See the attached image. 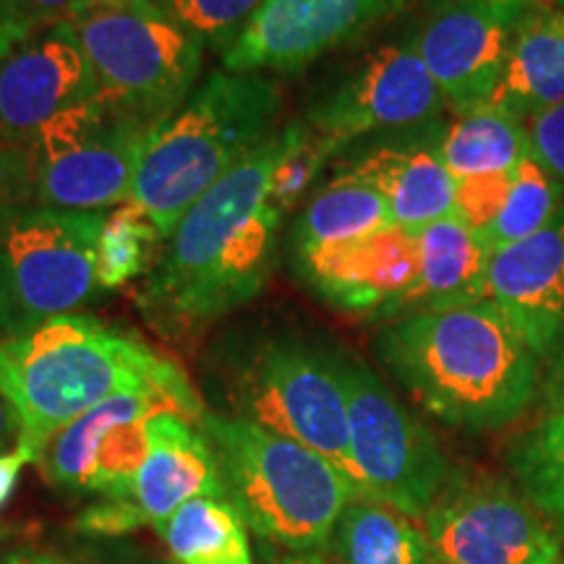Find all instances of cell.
Listing matches in <instances>:
<instances>
[{
    "mask_svg": "<svg viewBox=\"0 0 564 564\" xmlns=\"http://www.w3.org/2000/svg\"><path fill=\"white\" fill-rule=\"evenodd\" d=\"M61 21L110 102L162 123L192 97L204 42L160 0H82Z\"/></svg>",
    "mask_w": 564,
    "mask_h": 564,
    "instance_id": "7",
    "label": "cell"
},
{
    "mask_svg": "<svg viewBox=\"0 0 564 564\" xmlns=\"http://www.w3.org/2000/svg\"><path fill=\"white\" fill-rule=\"evenodd\" d=\"M280 131L186 212L137 293L158 333L183 340L257 299L278 262L282 212L270 202Z\"/></svg>",
    "mask_w": 564,
    "mask_h": 564,
    "instance_id": "1",
    "label": "cell"
},
{
    "mask_svg": "<svg viewBox=\"0 0 564 564\" xmlns=\"http://www.w3.org/2000/svg\"><path fill=\"white\" fill-rule=\"evenodd\" d=\"M272 564H327V562H324V552H306V554L285 552V556H280V560H274Z\"/></svg>",
    "mask_w": 564,
    "mask_h": 564,
    "instance_id": "43",
    "label": "cell"
},
{
    "mask_svg": "<svg viewBox=\"0 0 564 564\" xmlns=\"http://www.w3.org/2000/svg\"><path fill=\"white\" fill-rule=\"evenodd\" d=\"M264 0H162L202 42L228 51Z\"/></svg>",
    "mask_w": 564,
    "mask_h": 564,
    "instance_id": "31",
    "label": "cell"
},
{
    "mask_svg": "<svg viewBox=\"0 0 564 564\" xmlns=\"http://www.w3.org/2000/svg\"><path fill=\"white\" fill-rule=\"evenodd\" d=\"M84 564H175L167 554L141 546L137 541L118 535V539H89L79 552Z\"/></svg>",
    "mask_w": 564,
    "mask_h": 564,
    "instance_id": "35",
    "label": "cell"
},
{
    "mask_svg": "<svg viewBox=\"0 0 564 564\" xmlns=\"http://www.w3.org/2000/svg\"><path fill=\"white\" fill-rule=\"evenodd\" d=\"M556 3H560V6H562V9H564V0H556Z\"/></svg>",
    "mask_w": 564,
    "mask_h": 564,
    "instance_id": "44",
    "label": "cell"
},
{
    "mask_svg": "<svg viewBox=\"0 0 564 564\" xmlns=\"http://www.w3.org/2000/svg\"><path fill=\"white\" fill-rule=\"evenodd\" d=\"M514 173V171H512ZM512 173L478 175V178L457 181V217L484 232L499 215L510 194Z\"/></svg>",
    "mask_w": 564,
    "mask_h": 564,
    "instance_id": "33",
    "label": "cell"
},
{
    "mask_svg": "<svg viewBox=\"0 0 564 564\" xmlns=\"http://www.w3.org/2000/svg\"><path fill=\"white\" fill-rule=\"evenodd\" d=\"M0 564H84L79 554H66L58 549H17L0 556Z\"/></svg>",
    "mask_w": 564,
    "mask_h": 564,
    "instance_id": "39",
    "label": "cell"
},
{
    "mask_svg": "<svg viewBox=\"0 0 564 564\" xmlns=\"http://www.w3.org/2000/svg\"><path fill=\"white\" fill-rule=\"evenodd\" d=\"M160 123L97 97L45 123L26 141L34 165V204L102 212L131 199L147 141Z\"/></svg>",
    "mask_w": 564,
    "mask_h": 564,
    "instance_id": "8",
    "label": "cell"
},
{
    "mask_svg": "<svg viewBox=\"0 0 564 564\" xmlns=\"http://www.w3.org/2000/svg\"><path fill=\"white\" fill-rule=\"evenodd\" d=\"M0 390L34 463L70 421L121 392H160L183 419L207 413L186 373L139 337L84 314H63L0 343Z\"/></svg>",
    "mask_w": 564,
    "mask_h": 564,
    "instance_id": "2",
    "label": "cell"
},
{
    "mask_svg": "<svg viewBox=\"0 0 564 564\" xmlns=\"http://www.w3.org/2000/svg\"><path fill=\"white\" fill-rule=\"evenodd\" d=\"M17 306H13L11 282L9 274H6L3 253H0V343H3L6 337L17 335Z\"/></svg>",
    "mask_w": 564,
    "mask_h": 564,
    "instance_id": "40",
    "label": "cell"
},
{
    "mask_svg": "<svg viewBox=\"0 0 564 564\" xmlns=\"http://www.w3.org/2000/svg\"><path fill=\"white\" fill-rule=\"evenodd\" d=\"M539 0H444L411 40L455 116L491 102L520 24Z\"/></svg>",
    "mask_w": 564,
    "mask_h": 564,
    "instance_id": "12",
    "label": "cell"
},
{
    "mask_svg": "<svg viewBox=\"0 0 564 564\" xmlns=\"http://www.w3.org/2000/svg\"><path fill=\"white\" fill-rule=\"evenodd\" d=\"M82 0H0V17L19 19L40 30L42 24H55Z\"/></svg>",
    "mask_w": 564,
    "mask_h": 564,
    "instance_id": "36",
    "label": "cell"
},
{
    "mask_svg": "<svg viewBox=\"0 0 564 564\" xmlns=\"http://www.w3.org/2000/svg\"><path fill=\"white\" fill-rule=\"evenodd\" d=\"M523 126L531 158L564 186V102L528 112Z\"/></svg>",
    "mask_w": 564,
    "mask_h": 564,
    "instance_id": "34",
    "label": "cell"
},
{
    "mask_svg": "<svg viewBox=\"0 0 564 564\" xmlns=\"http://www.w3.org/2000/svg\"><path fill=\"white\" fill-rule=\"evenodd\" d=\"M97 97L102 89L87 55L55 21L0 63V133L26 144L53 118Z\"/></svg>",
    "mask_w": 564,
    "mask_h": 564,
    "instance_id": "17",
    "label": "cell"
},
{
    "mask_svg": "<svg viewBox=\"0 0 564 564\" xmlns=\"http://www.w3.org/2000/svg\"><path fill=\"white\" fill-rule=\"evenodd\" d=\"M162 246L160 230L137 204L126 202L112 209L102 223L97 243V280L102 291L129 285L139 274L152 272Z\"/></svg>",
    "mask_w": 564,
    "mask_h": 564,
    "instance_id": "29",
    "label": "cell"
},
{
    "mask_svg": "<svg viewBox=\"0 0 564 564\" xmlns=\"http://www.w3.org/2000/svg\"><path fill=\"white\" fill-rule=\"evenodd\" d=\"M436 564H562V539L502 478L449 476L421 518Z\"/></svg>",
    "mask_w": 564,
    "mask_h": 564,
    "instance_id": "11",
    "label": "cell"
},
{
    "mask_svg": "<svg viewBox=\"0 0 564 564\" xmlns=\"http://www.w3.org/2000/svg\"><path fill=\"white\" fill-rule=\"evenodd\" d=\"M280 105L278 82L225 68L152 131L129 202L147 212L162 243L204 194L272 137Z\"/></svg>",
    "mask_w": 564,
    "mask_h": 564,
    "instance_id": "4",
    "label": "cell"
},
{
    "mask_svg": "<svg viewBox=\"0 0 564 564\" xmlns=\"http://www.w3.org/2000/svg\"><path fill=\"white\" fill-rule=\"evenodd\" d=\"M377 352L423 411L465 432L518 421L539 392V358L489 301L400 316Z\"/></svg>",
    "mask_w": 564,
    "mask_h": 564,
    "instance_id": "3",
    "label": "cell"
},
{
    "mask_svg": "<svg viewBox=\"0 0 564 564\" xmlns=\"http://www.w3.org/2000/svg\"><path fill=\"white\" fill-rule=\"evenodd\" d=\"M102 212L26 207L0 225V253L17 306V335L76 314L102 293L97 243Z\"/></svg>",
    "mask_w": 564,
    "mask_h": 564,
    "instance_id": "10",
    "label": "cell"
},
{
    "mask_svg": "<svg viewBox=\"0 0 564 564\" xmlns=\"http://www.w3.org/2000/svg\"><path fill=\"white\" fill-rule=\"evenodd\" d=\"M564 102V9L535 6L520 24L491 102L514 116Z\"/></svg>",
    "mask_w": 564,
    "mask_h": 564,
    "instance_id": "22",
    "label": "cell"
},
{
    "mask_svg": "<svg viewBox=\"0 0 564 564\" xmlns=\"http://www.w3.org/2000/svg\"><path fill=\"white\" fill-rule=\"evenodd\" d=\"M411 0H264L223 53L225 68L299 70L400 13Z\"/></svg>",
    "mask_w": 564,
    "mask_h": 564,
    "instance_id": "15",
    "label": "cell"
},
{
    "mask_svg": "<svg viewBox=\"0 0 564 564\" xmlns=\"http://www.w3.org/2000/svg\"><path fill=\"white\" fill-rule=\"evenodd\" d=\"M348 173L379 188L400 228L421 230L457 215V181L436 147H379Z\"/></svg>",
    "mask_w": 564,
    "mask_h": 564,
    "instance_id": "21",
    "label": "cell"
},
{
    "mask_svg": "<svg viewBox=\"0 0 564 564\" xmlns=\"http://www.w3.org/2000/svg\"><path fill=\"white\" fill-rule=\"evenodd\" d=\"M154 413H178V408L160 392L112 394L47 442L37 460L42 476L61 491L129 502Z\"/></svg>",
    "mask_w": 564,
    "mask_h": 564,
    "instance_id": "13",
    "label": "cell"
},
{
    "mask_svg": "<svg viewBox=\"0 0 564 564\" xmlns=\"http://www.w3.org/2000/svg\"><path fill=\"white\" fill-rule=\"evenodd\" d=\"M415 236L421 259L419 278L398 316L486 301L491 246L486 243L484 232L449 215L415 230Z\"/></svg>",
    "mask_w": 564,
    "mask_h": 564,
    "instance_id": "20",
    "label": "cell"
},
{
    "mask_svg": "<svg viewBox=\"0 0 564 564\" xmlns=\"http://www.w3.org/2000/svg\"><path fill=\"white\" fill-rule=\"evenodd\" d=\"M34 32L37 30H32V26L24 24V21L0 17V63L9 58L19 45H24Z\"/></svg>",
    "mask_w": 564,
    "mask_h": 564,
    "instance_id": "41",
    "label": "cell"
},
{
    "mask_svg": "<svg viewBox=\"0 0 564 564\" xmlns=\"http://www.w3.org/2000/svg\"><path fill=\"white\" fill-rule=\"evenodd\" d=\"M335 366L348 400L350 453L361 491L421 520L453 476L440 442L361 358L335 350Z\"/></svg>",
    "mask_w": 564,
    "mask_h": 564,
    "instance_id": "9",
    "label": "cell"
},
{
    "mask_svg": "<svg viewBox=\"0 0 564 564\" xmlns=\"http://www.w3.org/2000/svg\"><path fill=\"white\" fill-rule=\"evenodd\" d=\"M160 3H162V0H160Z\"/></svg>",
    "mask_w": 564,
    "mask_h": 564,
    "instance_id": "45",
    "label": "cell"
},
{
    "mask_svg": "<svg viewBox=\"0 0 564 564\" xmlns=\"http://www.w3.org/2000/svg\"><path fill=\"white\" fill-rule=\"evenodd\" d=\"M392 212L379 188L343 171L322 188L293 225V251L306 253L358 241L390 228Z\"/></svg>",
    "mask_w": 564,
    "mask_h": 564,
    "instance_id": "24",
    "label": "cell"
},
{
    "mask_svg": "<svg viewBox=\"0 0 564 564\" xmlns=\"http://www.w3.org/2000/svg\"><path fill=\"white\" fill-rule=\"evenodd\" d=\"M19 419L17 413H13L9 398L0 390V453H9V449L19 447Z\"/></svg>",
    "mask_w": 564,
    "mask_h": 564,
    "instance_id": "42",
    "label": "cell"
},
{
    "mask_svg": "<svg viewBox=\"0 0 564 564\" xmlns=\"http://www.w3.org/2000/svg\"><path fill=\"white\" fill-rule=\"evenodd\" d=\"M447 108L413 42H394L358 63L324 89L306 110V121L337 150L366 133L408 129L432 121Z\"/></svg>",
    "mask_w": 564,
    "mask_h": 564,
    "instance_id": "14",
    "label": "cell"
},
{
    "mask_svg": "<svg viewBox=\"0 0 564 564\" xmlns=\"http://www.w3.org/2000/svg\"><path fill=\"white\" fill-rule=\"evenodd\" d=\"M436 150L455 181L512 173L520 162L531 158L523 118L497 105L457 116V121L442 133Z\"/></svg>",
    "mask_w": 564,
    "mask_h": 564,
    "instance_id": "25",
    "label": "cell"
},
{
    "mask_svg": "<svg viewBox=\"0 0 564 564\" xmlns=\"http://www.w3.org/2000/svg\"><path fill=\"white\" fill-rule=\"evenodd\" d=\"M486 301L502 312L535 358L564 343V215L523 241L494 249Z\"/></svg>",
    "mask_w": 564,
    "mask_h": 564,
    "instance_id": "18",
    "label": "cell"
},
{
    "mask_svg": "<svg viewBox=\"0 0 564 564\" xmlns=\"http://www.w3.org/2000/svg\"><path fill=\"white\" fill-rule=\"evenodd\" d=\"M541 394H544V405L549 413L564 411V343L554 352V361L549 366L544 384H541Z\"/></svg>",
    "mask_w": 564,
    "mask_h": 564,
    "instance_id": "38",
    "label": "cell"
},
{
    "mask_svg": "<svg viewBox=\"0 0 564 564\" xmlns=\"http://www.w3.org/2000/svg\"><path fill=\"white\" fill-rule=\"evenodd\" d=\"M327 549L335 564H436L419 520L366 494L345 507Z\"/></svg>",
    "mask_w": 564,
    "mask_h": 564,
    "instance_id": "23",
    "label": "cell"
},
{
    "mask_svg": "<svg viewBox=\"0 0 564 564\" xmlns=\"http://www.w3.org/2000/svg\"><path fill=\"white\" fill-rule=\"evenodd\" d=\"M196 497H225L215 449L199 423L178 413H154L147 421V457L141 463L129 505L141 528H154Z\"/></svg>",
    "mask_w": 564,
    "mask_h": 564,
    "instance_id": "19",
    "label": "cell"
},
{
    "mask_svg": "<svg viewBox=\"0 0 564 564\" xmlns=\"http://www.w3.org/2000/svg\"><path fill=\"white\" fill-rule=\"evenodd\" d=\"M419 236L390 225L358 241L295 253V270L329 306L358 316H398L419 278Z\"/></svg>",
    "mask_w": 564,
    "mask_h": 564,
    "instance_id": "16",
    "label": "cell"
},
{
    "mask_svg": "<svg viewBox=\"0 0 564 564\" xmlns=\"http://www.w3.org/2000/svg\"><path fill=\"white\" fill-rule=\"evenodd\" d=\"M225 497L262 541L293 554L324 552L358 486L306 444L232 415H202Z\"/></svg>",
    "mask_w": 564,
    "mask_h": 564,
    "instance_id": "5",
    "label": "cell"
},
{
    "mask_svg": "<svg viewBox=\"0 0 564 564\" xmlns=\"http://www.w3.org/2000/svg\"><path fill=\"white\" fill-rule=\"evenodd\" d=\"M520 494L564 541V411L549 413L507 453Z\"/></svg>",
    "mask_w": 564,
    "mask_h": 564,
    "instance_id": "27",
    "label": "cell"
},
{
    "mask_svg": "<svg viewBox=\"0 0 564 564\" xmlns=\"http://www.w3.org/2000/svg\"><path fill=\"white\" fill-rule=\"evenodd\" d=\"M207 382L225 408L223 415L259 423L306 444L335 463L361 491L335 350L293 333L232 337L215 348Z\"/></svg>",
    "mask_w": 564,
    "mask_h": 564,
    "instance_id": "6",
    "label": "cell"
},
{
    "mask_svg": "<svg viewBox=\"0 0 564 564\" xmlns=\"http://www.w3.org/2000/svg\"><path fill=\"white\" fill-rule=\"evenodd\" d=\"M280 152L270 175V202L280 212L293 209L306 196L316 175L337 152L329 139L316 133L308 123H291L280 131Z\"/></svg>",
    "mask_w": 564,
    "mask_h": 564,
    "instance_id": "30",
    "label": "cell"
},
{
    "mask_svg": "<svg viewBox=\"0 0 564 564\" xmlns=\"http://www.w3.org/2000/svg\"><path fill=\"white\" fill-rule=\"evenodd\" d=\"M34 202V165L30 144L0 133V225Z\"/></svg>",
    "mask_w": 564,
    "mask_h": 564,
    "instance_id": "32",
    "label": "cell"
},
{
    "mask_svg": "<svg viewBox=\"0 0 564 564\" xmlns=\"http://www.w3.org/2000/svg\"><path fill=\"white\" fill-rule=\"evenodd\" d=\"M562 212L564 186L533 158H528L514 167L510 194L494 223L484 230V238L491 251L502 249L507 243L523 241L546 230L549 225L560 220Z\"/></svg>",
    "mask_w": 564,
    "mask_h": 564,
    "instance_id": "28",
    "label": "cell"
},
{
    "mask_svg": "<svg viewBox=\"0 0 564 564\" xmlns=\"http://www.w3.org/2000/svg\"><path fill=\"white\" fill-rule=\"evenodd\" d=\"M249 531L230 499L196 497L171 514L160 539L175 564H253Z\"/></svg>",
    "mask_w": 564,
    "mask_h": 564,
    "instance_id": "26",
    "label": "cell"
},
{
    "mask_svg": "<svg viewBox=\"0 0 564 564\" xmlns=\"http://www.w3.org/2000/svg\"><path fill=\"white\" fill-rule=\"evenodd\" d=\"M30 463H34V457L30 449H24L21 444L9 449V453H0V510L11 502L13 491H17L19 486L21 470Z\"/></svg>",
    "mask_w": 564,
    "mask_h": 564,
    "instance_id": "37",
    "label": "cell"
}]
</instances>
